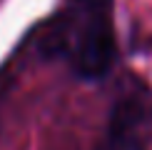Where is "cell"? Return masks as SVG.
Instances as JSON below:
<instances>
[{
    "label": "cell",
    "mask_w": 152,
    "mask_h": 150,
    "mask_svg": "<svg viewBox=\"0 0 152 150\" xmlns=\"http://www.w3.org/2000/svg\"><path fill=\"white\" fill-rule=\"evenodd\" d=\"M45 55H60L82 80H100L115 60L112 0H72L40 40Z\"/></svg>",
    "instance_id": "1"
},
{
    "label": "cell",
    "mask_w": 152,
    "mask_h": 150,
    "mask_svg": "<svg viewBox=\"0 0 152 150\" xmlns=\"http://www.w3.org/2000/svg\"><path fill=\"white\" fill-rule=\"evenodd\" d=\"M147 105L140 95H125L112 108L100 150H147L145 143Z\"/></svg>",
    "instance_id": "2"
}]
</instances>
